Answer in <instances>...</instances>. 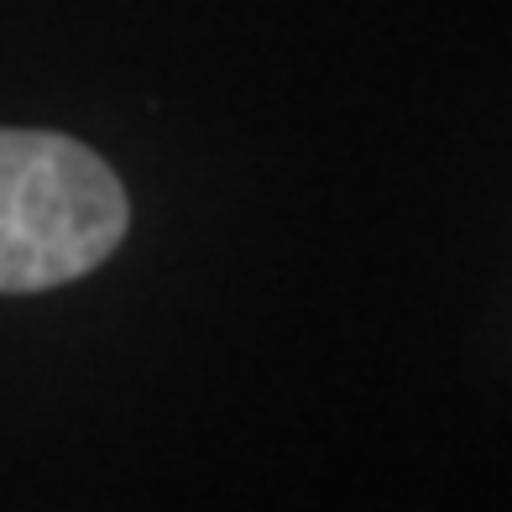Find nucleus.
Masks as SVG:
<instances>
[{
  "instance_id": "1",
  "label": "nucleus",
  "mask_w": 512,
  "mask_h": 512,
  "mask_svg": "<svg viewBox=\"0 0 512 512\" xmlns=\"http://www.w3.org/2000/svg\"><path fill=\"white\" fill-rule=\"evenodd\" d=\"M126 225V189L100 152L58 131H0V293L95 272Z\"/></svg>"
}]
</instances>
